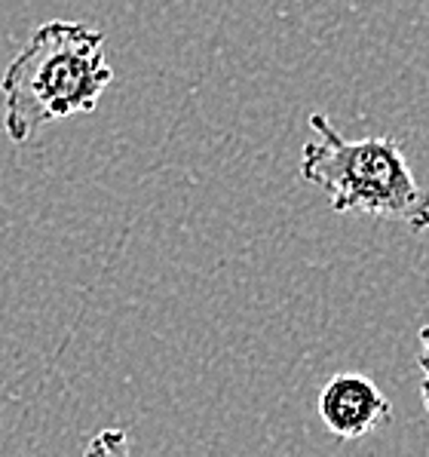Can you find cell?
Here are the masks:
<instances>
[{"instance_id": "6da1fadb", "label": "cell", "mask_w": 429, "mask_h": 457, "mask_svg": "<svg viewBox=\"0 0 429 457\" xmlns=\"http://www.w3.org/2000/svg\"><path fill=\"white\" fill-rule=\"evenodd\" d=\"M111 83L102 31L71 19L40 25L0 80L6 138L28 145L49 123L89 114Z\"/></svg>"}, {"instance_id": "7a4b0ae2", "label": "cell", "mask_w": 429, "mask_h": 457, "mask_svg": "<svg viewBox=\"0 0 429 457\" xmlns=\"http://www.w3.org/2000/svg\"><path fill=\"white\" fill-rule=\"evenodd\" d=\"M310 129L316 138L301 147V179L332 196L337 215H371L417 234L429 230V187L411 172L396 138H347L326 114H313Z\"/></svg>"}, {"instance_id": "3957f363", "label": "cell", "mask_w": 429, "mask_h": 457, "mask_svg": "<svg viewBox=\"0 0 429 457\" xmlns=\"http://www.w3.org/2000/svg\"><path fill=\"white\" fill-rule=\"evenodd\" d=\"M319 418L337 439H362L392 420V403L371 378L341 371L319 390Z\"/></svg>"}, {"instance_id": "277c9868", "label": "cell", "mask_w": 429, "mask_h": 457, "mask_svg": "<svg viewBox=\"0 0 429 457\" xmlns=\"http://www.w3.org/2000/svg\"><path fill=\"white\" fill-rule=\"evenodd\" d=\"M420 399L429 411V322L420 328Z\"/></svg>"}]
</instances>
